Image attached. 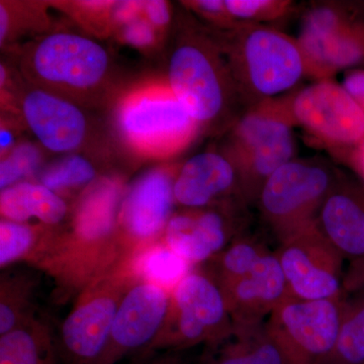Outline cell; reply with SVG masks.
Instances as JSON below:
<instances>
[{
    "label": "cell",
    "mask_w": 364,
    "mask_h": 364,
    "mask_svg": "<svg viewBox=\"0 0 364 364\" xmlns=\"http://www.w3.org/2000/svg\"><path fill=\"white\" fill-rule=\"evenodd\" d=\"M119 200L121 188L114 182L88 189L69 227L51 228L28 261L54 280L59 301L77 296L93 282L127 262L117 235Z\"/></svg>",
    "instance_id": "1"
},
{
    "label": "cell",
    "mask_w": 364,
    "mask_h": 364,
    "mask_svg": "<svg viewBox=\"0 0 364 364\" xmlns=\"http://www.w3.org/2000/svg\"><path fill=\"white\" fill-rule=\"evenodd\" d=\"M231 28L222 51L249 107L291 90L306 74L298 40L262 23Z\"/></svg>",
    "instance_id": "2"
},
{
    "label": "cell",
    "mask_w": 364,
    "mask_h": 364,
    "mask_svg": "<svg viewBox=\"0 0 364 364\" xmlns=\"http://www.w3.org/2000/svg\"><path fill=\"white\" fill-rule=\"evenodd\" d=\"M170 90L198 124H215L250 109L222 49L203 36L186 38L169 61Z\"/></svg>",
    "instance_id": "3"
},
{
    "label": "cell",
    "mask_w": 364,
    "mask_h": 364,
    "mask_svg": "<svg viewBox=\"0 0 364 364\" xmlns=\"http://www.w3.org/2000/svg\"><path fill=\"white\" fill-rule=\"evenodd\" d=\"M291 97L269 98L253 105L235 124L231 158L238 171L242 196L257 203L265 182L294 159Z\"/></svg>",
    "instance_id": "4"
},
{
    "label": "cell",
    "mask_w": 364,
    "mask_h": 364,
    "mask_svg": "<svg viewBox=\"0 0 364 364\" xmlns=\"http://www.w3.org/2000/svg\"><path fill=\"white\" fill-rule=\"evenodd\" d=\"M233 332L221 287L202 267H196L172 291L164 326L145 353L182 350L202 343L212 347Z\"/></svg>",
    "instance_id": "5"
},
{
    "label": "cell",
    "mask_w": 364,
    "mask_h": 364,
    "mask_svg": "<svg viewBox=\"0 0 364 364\" xmlns=\"http://www.w3.org/2000/svg\"><path fill=\"white\" fill-rule=\"evenodd\" d=\"M337 176L320 160L293 159L269 177L256 203L279 243L315 223Z\"/></svg>",
    "instance_id": "6"
},
{
    "label": "cell",
    "mask_w": 364,
    "mask_h": 364,
    "mask_svg": "<svg viewBox=\"0 0 364 364\" xmlns=\"http://www.w3.org/2000/svg\"><path fill=\"white\" fill-rule=\"evenodd\" d=\"M136 279L129 261L76 296L56 336L60 358L67 364L98 363L109 342L119 304Z\"/></svg>",
    "instance_id": "7"
},
{
    "label": "cell",
    "mask_w": 364,
    "mask_h": 364,
    "mask_svg": "<svg viewBox=\"0 0 364 364\" xmlns=\"http://www.w3.org/2000/svg\"><path fill=\"white\" fill-rule=\"evenodd\" d=\"M279 261L287 296L299 299H335L344 291V259L312 225L280 242L274 251Z\"/></svg>",
    "instance_id": "8"
},
{
    "label": "cell",
    "mask_w": 364,
    "mask_h": 364,
    "mask_svg": "<svg viewBox=\"0 0 364 364\" xmlns=\"http://www.w3.org/2000/svg\"><path fill=\"white\" fill-rule=\"evenodd\" d=\"M346 299H299L287 296L267 324L294 364H323L338 336Z\"/></svg>",
    "instance_id": "9"
},
{
    "label": "cell",
    "mask_w": 364,
    "mask_h": 364,
    "mask_svg": "<svg viewBox=\"0 0 364 364\" xmlns=\"http://www.w3.org/2000/svg\"><path fill=\"white\" fill-rule=\"evenodd\" d=\"M298 43L306 73L320 80L340 69L364 66V20L335 4L306 14Z\"/></svg>",
    "instance_id": "10"
},
{
    "label": "cell",
    "mask_w": 364,
    "mask_h": 364,
    "mask_svg": "<svg viewBox=\"0 0 364 364\" xmlns=\"http://www.w3.org/2000/svg\"><path fill=\"white\" fill-rule=\"evenodd\" d=\"M247 203L241 198L172 215L161 240L188 260L202 267L244 233Z\"/></svg>",
    "instance_id": "11"
},
{
    "label": "cell",
    "mask_w": 364,
    "mask_h": 364,
    "mask_svg": "<svg viewBox=\"0 0 364 364\" xmlns=\"http://www.w3.org/2000/svg\"><path fill=\"white\" fill-rule=\"evenodd\" d=\"M109 56L95 41L71 33H56L32 50L28 67L33 77L47 86L83 92L102 82Z\"/></svg>",
    "instance_id": "12"
},
{
    "label": "cell",
    "mask_w": 364,
    "mask_h": 364,
    "mask_svg": "<svg viewBox=\"0 0 364 364\" xmlns=\"http://www.w3.org/2000/svg\"><path fill=\"white\" fill-rule=\"evenodd\" d=\"M294 123L320 142L340 150L364 140V112L343 86L329 79L306 86L291 95Z\"/></svg>",
    "instance_id": "13"
},
{
    "label": "cell",
    "mask_w": 364,
    "mask_h": 364,
    "mask_svg": "<svg viewBox=\"0 0 364 364\" xmlns=\"http://www.w3.org/2000/svg\"><path fill=\"white\" fill-rule=\"evenodd\" d=\"M174 181L166 170H152L127 191L117 217V235L127 262L161 240L173 215Z\"/></svg>",
    "instance_id": "14"
},
{
    "label": "cell",
    "mask_w": 364,
    "mask_h": 364,
    "mask_svg": "<svg viewBox=\"0 0 364 364\" xmlns=\"http://www.w3.org/2000/svg\"><path fill=\"white\" fill-rule=\"evenodd\" d=\"M316 225L347 263L345 294L364 289V186L339 174Z\"/></svg>",
    "instance_id": "15"
},
{
    "label": "cell",
    "mask_w": 364,
    "mask_h": 364,
    "mask_svg": "<svg viewBox=\"0 0 364 364\" xmlns=\"http://www.w3.org/2000/svg\"><path fill=\"white\" fill-rule=\"evenodd\" d=\"M170 301V291L136 279L119 304L109 342L97 364H116L133 352L145 353L161 332Z\"/></svg>",
    "instance_id": "16"
},
{
    "label": "cell",
    "mask_w": 364,
    "mask_h": 364,
    "mask_svg": "<svg viewBox=\"0 0 364 364\" xmlns=\"http://www.w3.org/2000/svg\"><path fill=\"white\" fill-rule=\"evenodd\" d=\"M121 124L133 142L163 151L183 147L198 126L172 91L132 100L122 112Z\"/></svg>",
    "instance_id": "17"
},
{
    "label": "cell",
    "mask_w": 364,
    "mask_h": 364,
    "mask_svg": "<svg viewBox=\"0 0 364 364\" xmlns=\"http://www.w3.org/2000/svg\"><path fill=\"white\" fill-rule=\"evenodd\" d=\"M234 330L264 324L287 296L286 279L274 252L268 253L245 277L221 287Z\"/></svg>",
    "instance_id": "18"
},
{
    "label": "cell",
    "mask_w": 364,
    "mask_h": 364,
    "mask_svg": "<svg viewBox=\"0 0 364 364\" xmlns=\"http://www.w3.org/2000/svg\"><path fill=\"white\" fill-rule=\"evenodd\" d=\"M176 203L188 210L241 198L240 179L231 158L215 152L191 157L174 181Z\"/></svg>",
    "instance_id": "19"
},
{
    "label": "cell",
    "mask_w": 364,
    "mask_h": 364,
    "mask_svg": "<svg viewBox=\"0 0 364 364\" xmlns=\"http://www.w3.org/2000/svg\"><path fill=\"white\" fill-rule=\"evenodd\" d=\"M26 123L41 144L52 152H69L80 146L86 134L82 112L48 91H30L23 98Z\"/></svg>",
    "instance_id": "20"
},
{
    "label": "cell",
    "mask_w": 364,
    "mask_h": 364,
    "mask_svg": "<svg viewBox=\"0 0 364 364\" xmlns=\"http://www.w3.org/2000/svg\"><path fill=\"white\" fill-rule=\"evenodd\" d=\"M208 348V364H294L267 322L250 329L234 330L231 336Z\"/></svg>",
    "instance_id": "21"
},
{
    "label": "cell",
    "mask_w": 364,
    "mask_h": 364,
    "mask_svg": "<svg viewBox=\"0 0 364 364\" xmlns=\"http://www.w3.org/2000/svg\"><path fill=\"white\" fill-rule=\"evenodd\" d=\"M0 212L2 219L9 221L38 219L45 226L55 227L65 220L68 205L61 196L42 183L21 181L1 191Z\"/></svg>",
    "instance_id": "22"
},
{
    "label": "cell",
    "mask_w": 364,
    "mask_h": 364,
    "mask_svg": "<svg viewBox=\"0 0 364 364\" xmlns=\"http://www.w3.org/2000/svg\"><path fill=\"white\" fill-rule=\"evenodd\" d=\"M59 358L56 337L38 316L0 335V364H58Z\"/></svg>",
    "instance_id": "23"
},
{
    "label": "cell",
    "mask_w": 364,
    "mask_h": 364,
    "mask_svg": "<svg viewBox=\"0 0 364 364\" xmlns=\"http://www.w3.org/2000/svg\"><path fill=\"white\" fill-rule=\"evenodd\" d=\"M38 279L28 272H4L0 277V335L37 316Z\"/></svg>",
    "instance_id": "24"
},
{
    "label": "cell",
    "mask_w": 364,
    "mask_h": 364,
    "mask_svg": "<svg viewBox=\"0 0 364 364\" xmlns=\"http://www.w3.org/2000/svg\"><path fill=\"white\" fill-rule=\"evenodd\" d=\"M270 252L264 242L243 233L200 267L221 287L245 277Z\"/></svg>",
    "instance_id": "25"
},
{
    "label": "cell",
    "mask_w": 364,
    "mask_h": 364,
    "mask_svg": "<svg viewBox=\"0 0 364 364\" xmlns=\"http://www.w3.org/2000/svg\"><path fill=\"white\" fill-rule=\"evenodd\" d=\"M130 263L136 279L156 284L170 293L196 268L162 240L136 254Z\"/></svg>",
    "instance_id": "26"
},
{
    "label": "cell",
    "mask_w": 364,
    "mask_h": 364,
    "mask_svg": "<svg viewBox=\"0 0 364 364\" xmlns=\"http://www.w3.org/2000/svg\"><path fill=\"white\" fill-rule=\"evenodd\" d=\"M323 364H364V294L347 296L338 336Z\"/></svg>",
    "instance_id": "27"
},
{
    "label": "cell",
    "mask_w": 364,
    "mask_h": 364,
    "mask_svg": "<svg viewBox=\"0 0 364 364\" xmlns=\"http://www.w3.org/2000/svg\"><path fill=\"white\" fill-rule=\"evenodd\" d=\"M53 227L26 223L0 221V267L6 269L18 262H26L40 248Z\"/></svg>",
    "instance_id": "28"
},
{
    "label": "cell",
    "mask_w": 364,
    "mask_h": 364,
    "mask_svg": "<svg viewBox=\"0 0 364 364\" xmlns=\"http://www.w3.org/2000/svg\"><path fill=\"white\" fill-rule=\"evenodd\" d=\"M95 167L85 158L71 156L55 163L41 176V183L54 193L85 188L95 179Z\"/></svg>",
    "instance_id": "29"
},
{
    "label": "cell",
    "mask_w": 364,
    "mask_h": 364,
    "mask_svg": "<svg viewBox=\"0 0 364 364\" xmlns=\"http://www.w3.org/2000/svg\"><path fill=\"white\" fill-rule=\"evenodd\" d=\"M228 13L236 23H260L279 20L291 2L282 0H226Z\"/></svg>",
    "instance_id": "30"
},
{
    "label": "cell",
    "mask_w": 364,
    "mask_h": 364,
    "mask_svg": "<svg viewBox=\"0 0 364 364\" xmlns=\"http://www.w3.org/2000/svg\"><path fill=\"white\" fill-rule=\"evenodd\" d=\"M39 152L33 146L21 145L14 149L0 165V188L1 191L20 183L37 169Z\"/></svg>",
    "instance_id": "31"
},
{
    "label": "cell",
    "mask_w": 364,
    "mask_h": 364,
    "mask_svg": "<svg viewBox=\"0 0 364 364\" xmlns=\"http://www.w3.org/2000/svg\"><path fill=\"white\" fill-rule=\"evenodd\" d=\"M191 6L205 18L218 21L222 25H228L231 28L238 25V23L230 16L226 4L222 0H200L191 2Z\"/></svg>",
    "instance_id": "32"
},
{
    "label": "cell",
    "mask_w": 364,
    "mask_h": 364,
    "mask_svg": "<svg viewBox=\"0 0 364 364\" xmlns=\"http://www.w3.org/2000/svg\"><path fill=\"white\" fill-rule=\"evenodd\" d=\"M342 86L364 112V69L347 71Z\"/></svg>",
    "instance_id": "33"
},
{
    "label": "cell",
    "mask_w": 364,
    "mask_h": 364,
    "mask_svg": "<svg viewBox=\"0 0 364 364\" xmlns=\"http://www.w3.org/2000/svg\"><path fill=\"white\" fill-rule=\"evenodd\" d=\"M124 37L132 44L143 46L149 44L153 35L149 26L146 25L144 21H136L127 28Z\"/></svg>",
    "instance_id": "34"
},
{
    "label": "cell",
    "mask_w": 364,
    "mask_h": 364,
    "mask_svg": "<svg viewBox=\"0 0 364 364\" xmlns=\"http://www.w3.org/2000/svg\"><path fill=\"white\" fill-rule=\"evenodd\" d=\"M342 151L346 152L347 163L358 174L364 186V140L353 147Z\"/></svg>",
    "instance_id": "35"
},
{
    "label": "cell",
    "mask_w": 364,
    "mask_h": 364,
    "mask_svg": "<svg viewBox=\"0 0 364 364\" xmlns=\"http://www.w3.org/2000/svg\"><path fill=\"white\" fill-rule=\"evenodd\" d=\"M146 11H147L150 21L156 26H163L169 23V9L165 1L147 2Z\"/></svg>",
    "instance_id": "36"
},
{
    "label": "cell",
    "mask_w": 364,
    "mask_h": 364,
    "mask_svg": "<svg viewBox=\"0 0 364 364\" xmlns=\"http://www.w3.org/2000/svg\"><path fill=\"white\" fill-rule=\"evenodd\" d=\"M14 144V135L11 131L2 128L0 132V149L1 153L6 152L11 149Z\"/></svg>",
    "instance_id": "37"
},
{
    "label": "cell",
    "mask_w": 364,
    "mask_h": 364,
    "mask_svg": "<svg viewBox=\"0 0 364 364\" xmlns=\"http://www.w3.org/2000/svg\"><path fill=\"white\" fill-rule=\"evenodd\" d=\"M145 364H181L179 363V359L176 358V356H162V358H159L157 359H154V360H151L150 363Z\"/></svg>",
    "instance_id": "38"
},
{
    "label": "cell",
    "mask_w": 364,
    "mask_h": 364,
    "mask_svg": "<svg viewBox=\"0 0 364 364\" xmlns=\"http://www.w3.org/2000/svg\"></svg>",
    "instance_id": "39"
}]
</instances>
